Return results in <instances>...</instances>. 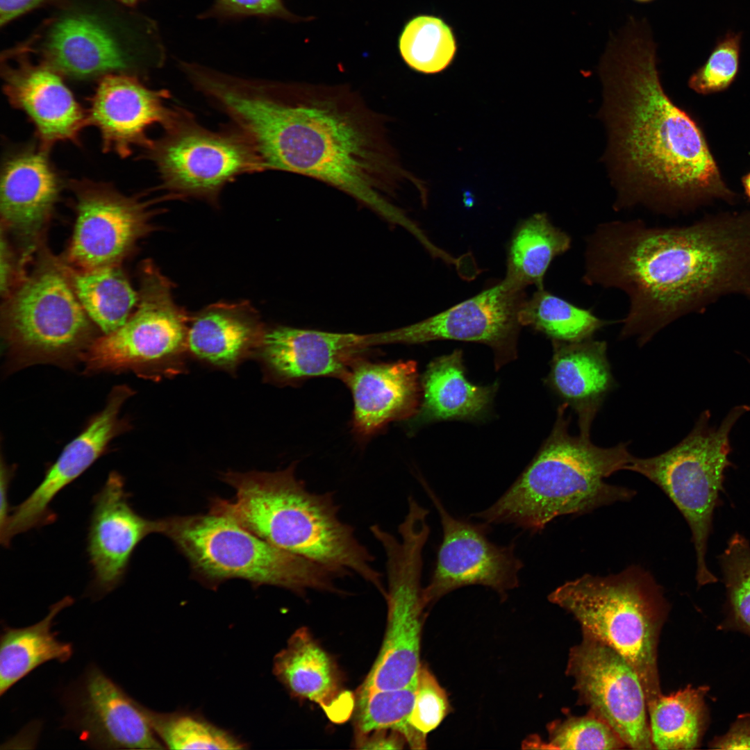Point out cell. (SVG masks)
Wrapping results in <instances>:
<instances>
[{
    "label": "cell",
    "instance_id": "obj_1",
    "mask_svg": "<svg viewBox=\"0 0 750 750\" xmlns=\"http://www.w3.org/2000/svg\"><path fill=\"white\" fill-rule=\"evenodd\" d=\"M209 94L250 142L264 170L314 178L389 222L415 230L392 198L406 181L422 184L402 166L383 117L350 88L226 75Z\"/></svg>",
    "mask_w": 750,
    "mask_h": 750
},
{
    "label": "cell",
    "instance_id": "obj_2",
    "mask_svg": "<svg viewBox=\"0 0 750 750\" xmlns=\"http://www.w3.org/2000/svg\"><path fill=\"white\" fill-rule=\"evenodd\" d=\"M582 280L627 295L619 338L643 346L724 297L750 298V211L669 227L640 219L601 223L585 238Z\"/></svg>",
    "mask_w": 750,
    "mask_h": 750
},
{
    "label": "cell",
    "instance_id": "obj_3",
    "mask_svg": "<svg viewBox=\"0 0 750 750\" xmlns=\"http://www.w3.org/2000/svg\"><path fill=\"white\" fill-rule=\"evenodd\" d=\"M600 115L616 208L660 213L733 200L701 131L665 92L648 24L632 19L603 55Z\"/></svg>",
    "mask_w": 750,
    "mask_h": 750
},
{
    "label": "cell",
    "instance_id": "obj_4",
    "mask_svg": "<svg viewBox=\"0 0 750 750\" xmlns=\"http://www.w3.org/2000/svg\"><path fill=\"white\" fill-rule=\"evenodd\" d=\"M296 463L274 472H227L222 479L233 499L215 497L210 512L230 518L272 545L344 575L354 573L383 596V575L374 557L341 520L332 492L316 493L297 478Z\"/></svg>",
    "mask_w": 750,
    "mask_h": 750
},
{
    "label": "cell",
    "instance_id": "obj_5",
    "mask_svg": "<svg viewBox=\"0 0 750 750\" xmlns=\"http://www.w3.org/2000/svg\"><path fill=\"white\" fill-rule=\"evenodd\" d=\"M567 408L564 403L558 407L550 435L523 473L475 517L535 533L559 516L581 515L632 499L633 490L605 481L631 462L627 443L605 448L593 444L590 433L571 435Z\"/></svg>",
    "mask_w": 750,
    "mask_h": 750
},
{
    "label": "cell",
    "instance_id": "obj_6",
    "mask_svg": "<svg viewBox=\"0 0 750 750\" xmlns=\"http://www.w3.org/2000/svg\"><path fill=\"white\" fill-rule=\"evenodd\" d=\"M548 599L631 665L642 684L647 706L662 694L658 645L669 604L649 572L632 565L606 576L585 574L559 586Z\"/></svg>",
    "mask_w": 750,
    "mask_h": 750
},
{
    "label": "cell",
    "instance_id": "obj_7",
    "mask_svg": "<svg viewBox=\"0 0 750 750\" xmlns=\"http://www.w3.org/2000/svg\"><path fill=\"white\" fill-rule=\"evenodd\" d=\"M190 562L195 578L215 588L230 578L269 585L298 594L308 590L339 592L344 576L326 566L276 547L230 518L208 515L160 519V533Z\"/></svg>",
    "mask_w": 750,
    "mask_h": 750
},
{
    "label": "cell",
    "instance_id": "obj_8",
    "mask_svg": "<svg viewBox=\"0 0 750 750\" xmlns=\"http://www.w3.org/2000/svg\"><path fill=\"white\" fill-rule=\"evenodd\" d=\"M1 331L10 369L70 367L97 338L68 265L43 249L33 271L6 298Z\"/></svg>",
    "mask_w": 750,
    "mask_h": 750
},
{
    "label": "cell",
    "instance_id": "obj_9",
    "mask_svg": "<svg viewBox=\"0 0 750 750\" xmlns=\"http://www.w3.org/2000/svg\"><path fill=\"white\" fill-rule=\"evenodd\" d=\"M99 10L72 8L50 19L24 44L64 78L99 80L112 74L140 77L164 61L155 24L142 17L134 26Z\"/></svg>",
    "mask_w": 750,
    "mask_h": 750
},
{
    "label": "cell",
    "instance_id": "obj_10",
    "mask_svg": "<svg viewBox=\"0 0 750 750\" xmlns=\"http://www.w3.org/2000/svg\"><path fill=\"white\" fill-rule=\"evenodd\" d=\"M426 519L419 511L408 512L399 525V538L378 524L369 528L385 555L388 618L380 651L360 688L398 689L417 684L428 607L421 584L423 550L430 534Z\"/></svg>",
    "mask_w": 750,
    "mask_h": 750
},
{
    "label": "cell",
    "instance_id": "obj_11",
    "mask_svg": "<svg viewBox=\"0 0 750 750\" xmlns=\"http://www.w3.org/2000/svg\"><path fill=\"white\" fill-rule=\"evenodd\" d=\"M749 410L747 406L733 408L717 428L709 426L710 414L705 411L678 444L653 457L633 456L626 469L658 485L685 518L696 551L699 586L717 581L706 562L707 541L724 473L730 465L729 434Z\"/></svg>",
    "mask_w": 750,
    "mask_h": 750
},
{
    "label": "cell",
    "instance_id": "obj_12",
    "mask_svg": "<svg viewBox=\"0 0 750 750\" xmlns=\"http://www.w3.org/2000/svg\"><path fill=\"white\" fill-rule=\"evenodd\" d=\"M135 311L116 331L97 337L81 358L85 372H132L158 380L184 372L188 319L168 280L150 260L140 267Z\"/></svg>",
    "mask_w": 750,
    "mask_h": 750
},
{
    "label": "cell",
    "instance_id": "obj_13",
    "mask_svg": "<svg viewBox=\"0 0 750 750\" xmlns=\"http://www.w3.org/2000/svg\"><path fill=\"white\" fill-rule=\"evenodd\" d=\"M164 185L211 199L238 176L263 171L250 142L238 130L212 132L179 110L165 133L145 149Z\"/></svg>",
    "mask_w": 750,
    "mask_h": 750
},
{
    "label": "cell",
    "instance_id": "obj_14",
    "mask_svg": "<svg viewBox=\"0 0 750 750\" xmlns=\"http://www.w3.org/2000/svg\"><path fill=\"white\" fill-rule=\"evenodd\" d=\"M570 649L566 674L578 702L605 721L633 749H654L642 684L635 670L612 647L582 630Z\"/></svg>",
    "mask_w": 750,
    "mask_h": 750
},
{
    "label": "cell",
    "instance_id": "obj_15",
    "mask_svg": "<svg viewBox=\"0 0 750 750\" xmlns=\"http://www.w3.org/2000/svg\"><path fill=\"white\" fill-rule=\"evenodd\" d=\"M76 222L67 260L78 270L120 265L151 229V202L110 183L70 180Z\"/></svg>",
    "mask_w": 750,
    "mask_h": 750
},
{
    "label": "cell",
    "instance_id": "obj_16",
    "mask_svg": "<svg viewBox=\"0 0 750 750\" xmlns=\"http://www.w3.org/2000/svg\"><path fill=\"white\" fill-rule=\"evenodd\" d=\"M524 290L504 278L475 296L421 322L366 334V344L370 347L453 340L483 343L501 355L511 356L522 326L519 312L526 299Z\"/></svg>",
    "mask_w": 750,
    "mask_h": 750
},
{
    "label": "cell",
    "instance_id": "obj_17",
    "mask_svg": "<svg viewBox=\"0 0 750 750\" xmlns=\"http://www.w3.org/2000/svg\"><path fill=\"white\" fill-rule=\"evenodd\" d=\"M422 485L435 505L443 531L442 542L429 584L424 588L427 606L459 588L481 585L501 595L519 584L522 562L514 553L515 544L499 546L486 536L487 526L453 517L434 492Z\"/></svg>",
    "mask_w": 750,
    "mask_h": 750
},
{
    "label": "cell",
    "instance_id": "obj_18",
    "mask_svg": "<svg viewBox=\"0 0 750 750\" xmlns=\"http://www.w3.org/2000/svg\"><path fill=\"white\" fill-rule=\"evenodd\" d=\"M1 75L8 101L33 124L43 147L50 149L62 141L78 143L88 126L87 112L62 75L35 60L24 43L1 55Z\"/></svg>",
    "mask_w": 750,
    "mask_h": 750
},
{
    "label": "cell",
    "instance_id": "obj_19",
    "mask_svg": "<svg viewBox=\"0 0 750 750\" xmlns=\"http://www.w3.org/2000/svg\"><path fill=\"white\" fill-rule=\"evenodd\" d=\"M133 393L126 385H117L112 389L103 409L65 447L56 460L47 469L38 487L13 508L6 524L0 530L2 545L8 547L16 535L56 520V514L50 508L54 498L105 452L114 438L129 428L128 422L119 417V412L122 405Z\"/></svg>",
    "mask_w": 750,
    "mask_h": 750
},
{
    "label": "cell",
    "instance_id": "obj_20",
    "mask_svg": "<svg viewBox=\"0 0 750 750\" xmlns=\"http://www.w3.org/2000/svg\"><path fill=\"white\" fill-rule=\"evenodd\" d=\"M49 151L37 140L10 151L2 161L1 228L15 237L24 261L39 244L61 192Z\"/></svg>",
    "mask_w": 750,
    "mask_h": 750
},
{
    "label": "cell",
    "instance_id": "obj_21",
    "mask_svg": "<svg viewBox=\"0 0 750 750\" xmlns=\"http://www.w3.org/2000/svg\"><path fill=\"white\" fill-rule=\"evenodd\" d=\"M124 486V477L112 471L92 499L87 552L93 574L91 590L99 596L119 586L137 546L160 531V519L145 518L132 508Z\"/></svg>",
    "mask_w": 750,
    "mask_h": 750
},
{
    "label": "cell",
    "instance_id": "obj_22",
    "mask_svg": "<svg viewBox=\"0 0 750 750\" xmlns=\"http://www.w3.org/2000/svg\"><path fill=\"white\" fill-rule=\"evenodd\" d=\"M140 78L106 75L98 80L89 99L88 124L99 130L106 153L126 158L136 147L147 149L152 142L148 129L157 124L165 128L179 112L166 106L167 91L150 89Z\"/></svg>",
    "mask_w": 750,
    "mask_h": 750
},
{
    "label": "cell",
    "instance_id": "obj_23",
    "mask_svg": "<svg viewBox=\"0 0 750 750\" xmlns=\"http://www.w3.org/2000/svg\"><path fill=\"white\" fill-rule=\"evenodd\" d=\"M69 718L80 738L95 749L165 748L145 707L95 666L88 669L78 685Z\"/></svg>",
    "mask_w": 750,
    "mask_h": 750
},
{
    "label": "cell",
    "instance_id": "obj_24",
    "mask_svg": "<svg viewBox=\"0 0 750 750\" xmlns=\"http://www.w3.org/2000/svg\"><path fill=\"white\" fill-rule=\"evenodd\" d=\"M368 349L364 335L276 326L265 329L256 356L265 378L290 384L318 376L342 380Z\"/></svg>",
    "mask_w": 750,
    "mask_h": 750
},
{
    "label": "cell",
    "instance_id": "obj_25",
    "mask_svg": "<svg viewBox=\"0 0 750 750\" xmlns=\"http://www.w3.org/2000/svg\"><path fill=\"white\" fill-rule=\"evenodd\" d=\"M342 380L352 394L353 428L360 436L371 435L417 411L419 385L414 361L375 362L360 357Z\"/></svg>",
    "mask_w": 750,
    "mask_h": 750
},
{
    "label": "cell",
    "instance_id": "obj_26",
    "mask_svg": "<svg viewBox=\"0 0 750 750\" xmlns=\"http://www.w3.org/2000/svg\"><path fill=\"white\" fill-rule=\"evenodd\" d=\"M273 672L291 695L317 703L335 722L347 720L354 708L336 664L306 627L297 629L276 655Z\"/></svg>",
    "mask_w": 750,
    "mask_h": 750
},
{
    "label": "cell",
    "instance_id": "obj_27",
    "mask_svg": "<svg viewBox=\"0 0 750 750\" xmlns=\"http://www.w3.org/2000/svg\"><path fill=\"white\" fill-rule=\"evenodd\" d=\"M548 383L578 417L579 432L590 433L592 424L615 385L606 341H552Z\"/></svg>",
    "mask_w": 750,
    "mask_h": 750
},
{
    "label": "cell",
    "instance_id": "obj_28",
    "mask_svg": "<svg viewBox=\"0 0 750 750\" xmlns=\"http://www.w3.org/2000/svg\"><path fill=\"white\" fill-rule=\"evenodd\" d=\"M265 331L247 305H212L199 312L189 326L188 353L212 367L234 372L245 359L256 356Z\"/></svg>",
    "mask_w": 750,
    "mask_h": 750
},
{
    "label": "cell",
    "instance_id": "obj_29",
    "mask_svg": "<svg viewBox=\"0 0 750 750\" xmlns=\"http://www.w3.org/2000/svg\"><path fill=\"white\" fill-rule=\"evenodd\" d=\"M422 420L477 417L488 406L494 385L477 386L465 376L462 351L455 350L431 362L422 379Z\"/></svg>",
    "mask_w": 750,
    "mask_h": 750
},
{
    "label": "cell",
    "instance_id": "obj_30",
    "mask_svg": "<svg viewBox=\"0 0 750 750\" xmlns=\"http://www.w3.org/2000/svg\"><path fill=\"white\" fill-rule=\"evenodd\" d=\"M69 596L51 605L44 618L24 628L6 626L0 638V695L44 662L67 661L73 653L70 643L59 641L51 631L53 619L73 604Z\"/></svg>",
    "mask_w": 750,
    "mask_h": 750
},
{
    "label": "cell",
    "instance_id": "obj_31",
    "mask_svg": "<svg viewBox=\"0 0 750 750\" xmlns=\"http://www.w3.org/2000/svg\"><path fill=\"white\" fill-rule=\"evenodd\" d=\"M572 247L570 235L556 227L544 212L520 222L512 235L505 278L526 288H544V278L553 260Z\"/></svg>",
    "mask_w": 750,
    "mask_h": 750
},
{
    "label": "cell",
    "instance_id": "obj_32",
    "mask_svg": "<svg viewBox=\"0 0 750 750\" xmlns=\"http://www.w3.org/2000/svg\"><path fill=\"white\" fill-rule=\"evenodd\" d=\"M706 685L685 688L669 695L660 694L647 706L654 749L667 750L698 748L708 727Z\"/></svg>",
    "mask_w": 750,
    "mask_h": 750
},
{
    "label": "cell",
    "instance_id": "obj_33",
    "mask_svg": "<svg viewBox=\"0 0 750 750\" xmlns=\"http://www.w3.org/2000/svg\"><path fill=\"white\" fill-rule=\"evenodd\" d=\"M68 267L80 303L103 334L110 333L124 324L138 304L139 294L120 265L88 271Z\"/></svg>",
    "mask_w": 750,
    "mask_h": 750
},
{
    "label": "cell",
    "instance_id": "obj_34",
    "mask_svg": "<svg viewBox=\"0 0 750 750\" xmlns=\"http://www.w3.org/2000/svg\"><path fill=\"white\" fill-rule=\"evenodd\" d=\"M522 326H528L551 340L574 342L590 338L610 322L560 297L544 288L525 299L519 312Z\"/></svg>",
    "mask_w": 750,
    "mask_h": 750
},
{
    "label": "cell",
    "instance_id": "obj_35",
    "mask_svg": "<svg viewBox=\"0 0 750 750\" xmlns=\"http://www.w3.org/2000/svg\"><path fill=\"white\" fill-rule=\"evenodd\" d=\"M416 686L388 690L359 688L354 706L356 734L392 729L399 732L411 749H426V735L409 722Z\"/></svg>",
    "mask_w": 750,
    "mask_h": 750
},
{
    "label": "cell",
    "instance_id": "obj_36",
    "mask_svg": "<svg viewBox=\"0 0 750 750\" xmlns=\"http://www.w3.org/2000/svg\"><path fill=\"white\" fill-rule=\"evenodd\" d=\"M398 46L405 62L424 74L444 70L457 50L452 28L442 19L428 15L415 16L407 22Z\"/></svg>",
    "mask_w": 750,
    "mask_h": 750
},
{
    "label": "cell",
    "instance_id": "obj_37",
    "mask_svg": "<svg viewBox=\"0 0 750 750\" xmlns=\"http://www.w3.org/2000/svg\"><path fill=\"white\" fill-rule=\"evenodd\" d=\"M156 736L171 749H242L245 744L233 734L194 714L160 713L145 707Z\"/></svg>",
    "mask_w": 750,
    "mask_h": 750
},
{
    "label": "cell",
    "instance_id": "obj_38",
    "mask_svg": "<svg viewBox=\"0 0 750 750\" xmlns=\"http://www.w3.org/2000/svg\"><path fill=\"white\" fill-rule=\"evenodd\" d=\"M727 591V616L719 628L750 636V546L734 535L721 556Z\"/></svg>",
    "mask_w": 750,
    "mask_h": 750
},
{
    "label": "cell",
    "instance_id": "obj_39",
    "mask_svg": "<svg viewBox=\"0 0 750 750\" xmlns=\"http://www.w3.org/2000/svg\"><path fill=\"white\" fill-rule=\"evenodd\" d=\"M548 748L560 749H620L626 745L602 719L589 710L570 716L549 727Z\"/></svg>",
    "mask_w": 750,
    "mask_h": 750
},
{
    "label": "cell",
    "instance_id": "obj_40",
    "mask_svg": "<svg viewBox=\"0 0 750 750\" xmlns=\"http://www.w3.org/2000/svg\"><path fill=\"white\" fill-rule=\"evenodd\" d=\"M742 34L728 32L718 40L706 62L690 76L688 85L708 94L726 89L739 69Z\"/></svg>",
    "mask_w": 750,
    "mask_h": 750
},
{
    "label": "cell",
    "instance_id": "obj_41",
    "mask_svg": "<svg viewBox=\"0 0 750 750\" xmlns=\"http://www.w3.org/2000/svg\"><path fill=\"white\" fill-rule=\"evenodd\" d=\"M445 691L433 674L421 666L417 681L415 697L409 717L410 724L424 735L436 728L449 711Z\"/></svg>",
    "mask_w": 750,
    "mask_h": 750
},
{
    "label": "cell",
    "instance_id": "obj_42",
    "mask_svg": "<svg viewBox=\"0 0 750 750\" xmlns=\"http://www.w3.org/2000/svg\"><path fill=\"white\" fill-rule=\"evenodd\" d=\"M201 19H240L247 17L281 19L292 22L306 20L292 13L284 0H215L212 6L201 13Z\"/></svg>",
    "mask_w": 750,
    "mask_h": 750
},
{
    "label": "cell",
    "instance_id": "obj_43",
    "mask_svg": "<svg viewBox=\"0 0 750 750\" xmlns=\"http://www.w3.org/2000/svg\"><path fill=\"white\" fill-rule=\"evenodd\" d=\"M710 749H750V714L739 715L728 732L715 737L710 743Z\"/></svg>",
    "mask_w": 750,
    "mask_h": 750
},
{
    "label": "cell",
    "instance_id": "obj_44",
    "mask_svg": "<svg viewBox=\"0 0 750 750\" xmlns=\"http://www.w3.org/2000/svg\"><path fill=\"white\" fill-rule=\"evenodd\" d=\"M0 251V289L1 296L6 298L23 278L19 277L21 274L17 272L19 267L17 266V261L11 246L2 228L1 229Z\"/></svg>",
    "mask_w": 750,
    "mask_h": 750
},
{
    "label": "cell",
    "instance_id": "obj_45",
    "mask_svg": "<svg viewBox=\"0 0 750 750\" xmlns=\"http://www.w3.org/2000/svg\"><path fill=\"white\" fill-rule=\"evenodd\" d=\"M358 748L365 749H400L406 743L404 737L392 729H381L356 734Z\"/></svg>",
    "mask_w": 750,
    "mask_h": 750
},
{
    "label": "cell",
    "instance_id": "obj_46",
    "mask_svg": "<svg viewBox=\"0 0 750 750\" xmlns=\"http://www.w3.org/2000/svg\"><path fill=\"white\" fill-rule=\"evenodd\" d=\"M66 0H0V24H8L13 19L41 6L64 4Z\"/></svg>",
    "mask_w": 750,
    "mask_h": 750
},
{
    "label": "cell",
    "instance_id": "obj_47",
    "mask_svg": "<svg viewBox=\"0 0 750 750\" xmlns=\"http://www.w3.org/2000/svg\"><path fill=\"white\" fill-rule=\"evenodd\" d=\"M15 467L6 465L1 456L0 471V528H1L6 523L10 515V506L8 499L9 485L15 472Z\"/></svg>",
    "mask_w": 750,
    "mask_h": 750
},
{
    "label": "cell",
    "instance_id": "obj_48",
    "mask_svg": "<svg viewBox=\"0 0 750 750\" xmlns=\"http://www.w3.org/2000/svg\"><path fill=\"white\" fill-rule=\"evenodd\" d=\"M743 185L745 193L750 200V172L743 178Z\"/></svg>",
    "mask_w": 750,
    "mask_h": 750
},
{
    "label": "cell",
    "instance_id": "obj_49",
    "mask_svg": "<svg viewBox=\"0 0 750 750\" xmlns=\"http://www.w3.org/2000/svg\"><path fill=\"white\" fill-rule=\"evenodd\" d=\"M123 4L128 6H133L137 4L140 0H117Z\"/></svg>",
    "mask_w": 750,
    "mask_h": 750
},
{
    "label": "cell",
    "instance_id": "obj_50",
    "mask_svg": "<svg viewBox=\"0 0 750 750\" xmlns=\"http://www.w3.org/2000/svg\"><path fill=\"white\" fill-rule=\"evenodd\" d=\"M635 1H639V2H647V1H652V0H635Z\"/></svg>",
    "mask_w": 750,
    "mask_h": 750
}]
</instances>
